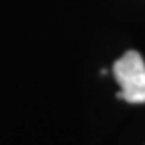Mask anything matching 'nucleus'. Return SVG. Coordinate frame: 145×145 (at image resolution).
Wrapping results in <instances>:
<instances>
[{
    "label": "nucleus",
    "instance_id": "nucleus-1",
    "mask_svg": "<svg viewBox=\"0 0 145 145\" xmlns=\"http://www.w3.org/2000/svg\"><path fill=\"white\" fill-rule=\"evenodd\" d=\"M121 92L118 97L129 103H145V63L139 52L124 53L113 66Z\"/></svg>",
    "mask_w": 145,
    "mask_h": 145
}]
</instances>
